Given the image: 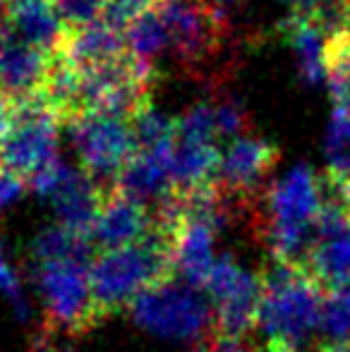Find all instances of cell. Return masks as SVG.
<instances>
[{"label": "cell", "mask_w": 350, "mask_h": 352, "mask_svg": "<svg viewBox=\"0 0 350 352\" xmlns=\"http://www.w3.org/2000/svg\"><path fill=\"white\" fill-rule=\"evenodd\" d=\"M319 329L327 336V343L350 340V280L327 290Z\"/></svg>", "instance_id": "18"}, {"label": "cell", "mask_w": 350, "mask_h": 352, "mask_svg": "<svg viewBox=\"0 0 350 352\" xmlns=\"http://www.w3.org/2000/svg\"><path fill=\"white\" fill-rule=\"evenodd\" d=\"M154 228V211L118 185H111L103 197L101 211L91 230V245L98 252L127 247L144 240Z\"/></svg>", "instance_id": "9"}, {"label": "cell", "mask_w": 350, "mask_h": 352, "mask_svg": "<svg viewBox=\"0 0 350 352\" xmlns=\"http://www.w3.org/2000/svg\"><path fill=\"white\" fill-rule=\"evenodd\" d=\"M329 175L350 177V111L336 108L327 135Z\"/></svg>", "instance_id": "19"}, {"label": "cell", "mask_w": 350, "mask_h": 352, "mask_svg": "<svg viewBox=\"0 0 350 352\" xmlns=\"http://www.w3.org/2000/svg\"><path fill=\"white\" fill-rule=\"evenodd\" d=\"M58 127H63L61 120L41 98L19 103L14 125L0 140V173L32 185L39 173L58 161Z\"/></svg>", "instance_id": "6"}, {"label": "cell", "mask_w": 350, "mask_h": 352, "mask_svg": "<svg viewBox=\"0 0 350 352\" xmlns=\"http://www.w3.org/2000/svg\"><path fill=\"white\" fill-rule=\"evenodd\" d=\"M262 302L257 329L264 333V348L298 352L300 345L322 324L327 300L324 283L303 264L271 259L259 271Z\"/></svg>", "instance_id": "2"}, {"label": "cell", "mask_w": 350, "mask_h": 352, "mask_svg": "<svg viewBox=\"0 0 350 352\" xmlns=\"http://www.w3.org/2000/svg\"><path fill=\"white\" fill-rule=\"evenodd\" d=\"M159 12L177 65L197 79L219 72L230 27L216 0H159Z\"/></svg>", "instance_id": "3"}, {"label": "cell", "mask_w": 350, "mask_h": 352, "mask_svg": "<svg viewBox=\"0 0 350 352\" xmlns=\"http://www.w3.org/2000/svg\"><path fill=\"white\" fill-rule=\"evenodd\" d=\"M24 190H27V182L24 180L8 175V173H0V211L8 209L12 201H17Z\"/></svg>", "instance_id": "23"}, {"label": "cell", "mask_w": 350, "mask_h": 352, "mask_svg": "<svg viewBox=\"0 0 350 352\" xmlns=\"http://www.w3.org/2000/svg\"><path fill=\"white\" fill-rule=\"evenodd\" d=\"M317 352H350V340L346 343H322Z\"/></svg>", "instance_id": "25"}, {"label": "cell", "mask_w": 350, "mask_h": 352, "mask_svg": "<svg viewBox=\"0 0 350 352\" xmlns=\"http://www.w3.org/2000/svg\"><path fill=\"white\" fill-rule=\"evenodd\" d=\"M216 3H219V5H221V3H230V0H216Z\"/></svg>", "instance_id": "27"}, {"label": "cell", "mask_w": 350, "mask_h": 352, "mask_svg": "<svg viewBox=\"0 0 350 352\" xmlns=\"http://www.w3.org/2000/svg\"><path fill=\"white\" fill-rule=\"evenodd\" d=\"M214 118H216V130H219L221 140L243 135L245 127H248V113H245L243 108H240V103L233 101V98L214 101Z\"/></svg>", "instance_id": "21"}, {"label": "cell", "mask_w": 350, "mask_h": 352, "mask_svg": "<svg viewBox=\"0 0 350 352\" xmlns=\"http://www.w3.org/2000/svg\"><path fill=\"white\" fill-rule=\"evenodd\" d=\"M125 36H127L130 51L146 58V60H151V58L159 56L161 51H166V48H168V34H166V24H164V19H161L159 3L151 10H146L140 19H135V22L127 27Z\"/></svg>", "instance_id": "17"}, {"label": "cell", "mask_w": 350, "mask_h": 352, "mask_svg": "<svg viewBox=\"0 0 350 352\" xmlns=\"http://www.w3.org/2000/svg\"><path fill=\"white\" fill-rule=\"evenodd\" d=\"M67 27H85L98 22L106 8V0H53Z\"/></svg>", "instance_id": "20"}, {"label": "cell", "mask_w": 350, "mask_h": 352, "mask_svg": "<svg viewBox=\"0 0 350 352\" xmlns=\"http://www.w3.org/2000/svg\"><path fill=\"white\" fill-rule=\"evenodd\" d=\"M91 261H36V283L43 297L48 331H65L70 336H82L98 326L91 295V274H89Z\"/></svg>", "instance_id": "4"}, {"label": "cell", "mask_w": 350, "mask_h": 352, "mask_svg": "<svg viewBox=\"0 0 350 352\" xmlns=\"http://www.w3.org/2000/svg\"><path fill=\"white\" fill-rule=\"evenodd\" d=\"M197 352H257V350L245 338H230V336H221L216 331H211L199 343Z\"/></svg>", "instance_id": "22"}, {"label": "cell", "mask_w": 350, "mask_h": 352, "mask_svg": "<svg viewBox=\"0 0 350 352\" xmlns=\"http://www.w3.org/2000/svg\"><path fill=\"white\" fill-rule=\"evenodd\" d=\"M130 309L137 324L166 338L201 343L214 329V314L199 290L185 280L177 283V276L146 290Z\"/></svg>", "instance_id": "5"}, {"label": "cell", "mask_w": 350, "mask_h": 352, "mask_svg": "<svg viewBox=\"0 0 350 352\" xmlns=\"http://www.w3.org/2000/svg\"><path fill=\"white\" fill-rule=\"evenodd\" d=\"M91 295L98 324L130 309L146 290L175 278L173 235L154 221L151 232L127 247L96 252L91 261Z\"/></svg>", "instance_id": "1"}, {"label": "cell", "mask_w": 350, "mask_h": 352, "mask_svg": "<svg viewBox=\"0 0 350 352\" xmlns=\"http://www.w3.org/2000/svg\"><path fill=\"white\" fill-rule=\"evenodd\" d=\"M324 70H327L331 96L336 108L350 111V32L327 38L324 46Z\"/></svg>", "instance_id": "16"}, {"label": "cell", "mask_w": 350, "mask_h": 352, "mask_svg": "<svg viewBox=\"0 0 350 352\" xmlns=\"http://www.w3.org/2000/svg\"><path fill=\"white\" fill-rule=\"evenodd\" d=\"M262 352H276V350H269V348H264Z\"/></svg>", "instance_id": "28"}, {"label": "cell", "mask_w": 350, "mask_h": 352, "mask_svg": "<svg viewBox=\"0 0 350 352\" xmlns=\"http://www.w3.org/2000/svg\"><path fill=\"white\" fill-rule=\"evenodd\" d=\"M3 22L19 41L41 48L51 56L61 53L70 32L53 0H10L3 12Z\"/></svg>", "instance_id": "11"}, {"label": "cell", "mask_w": 350, "mask_h": 352, "mask_svg": "<svg viewBox=\"0 0 350 352\" xmlns=\"http://www.w3.org/2000/svg\"><path fill=\"white\" fill-rule=\"evenodd\" d=\"M281 32H283V36L293 46L295 56H298V70L303 74L305 82L307 84L322 82V77L327 74V70H324V46H327L324 34L300 10H295L281 24Z\"/></svg>", "instance_id": "14"}, {"label": "cell", "mask_w": 350, "mask_h": 352, "mask_svg": "<svg viewBox=\"0 0 350 352\" xmlns=\"http://www.w3.org/2000/svg\"><path fill=\"white\" fill-rule=\"evenodd\" d=\"M51 60V53L19 41L8 29L0 43V96L17 103L39 98L46 87Z\"/></svg>", "instance_id": "10"}, {"label": "cell", "mask_w": 350, "mask_h": 352, "mask_svg": "<svg viewBox=\"0 0 350 352\" xmlns=\"http://www.w3.org/2000/svg\"><path fill=\"white\" fill-rule=\"evenodd\" d=\"M127 51H130V46H127L125 32L111 27L103 19L85 24V27H70L65 46L61 48L63 56L70 63H75L77 67L98 65V63L113 60Z\"/></svg>", "instance_id": "12"}, {"label": "cell", "mask_w": 350, "mask_h": 352, "mask_svg": "<svg viewBox=\"0 0 350 352\" xmlns=\"http://www.w3.org/2000/svg\"><path fill=\"white\" fill-rule=\"evenodd\" d=\"M0 290H3L5 295L17 305V309L22 311L24 302H22V295H19V283H17V278H14L12 271H10V266L3 261V256H0Z\"/></svg>", "instance_id": "24"}, {"label": "cell", "mask_w": 350, "mask_h": 352, "mask_svg": "<svg viewBox=\"0 0 350 352\" xmlns=\"http://www.w3.org/2000/svg\"><path fill=\"white\" fill-rule=\"evenodd\" d=\"M307 266L327 290L350 280V230L338 235H319L309 252Z\"/></svg>", "instance_id": "15"}, {"label": "cell", "mask_w": 350, "mask_h": 352, "mask_svg": "<svg viewBox=\"0 0 350 352\" xmlns=\"http://www.w3.org/2000/svg\"><path fill=\"white\" fill-rule=\"evenodd\" d=\"M211 300L214 329L230 338H248L259 321V302H262V283L259 274L245 271L233 256H221L211 269L204 285Z\"/></svg>", "instance_id": "7"}, {"label": "cell", "mask_w": 350, "mask_h": 352, "mask_svg": "<svg viewBox=\"0 0 350 352\" xmlns=\"http://www.w3.org/2000/svg\"><path fill=\"white\" fill-rule=\"evenodd\" d=\"M8 3H10V0H0V14L5 12V8H8Z\"/></svg>", "instance_id": "26"}, {"label": "cell", "mask_w": 350, "mask_h": 352, "mask_svg": "<svg viewBox=\"0 0 350 352\" xmlns=\"http://www.w3.org/2000/svg\"><path fill=\"white\" fill-rule=\"evenodd\" d=\"M67 127L72 130V144L82 161V170L101 185H116L118 175L137 153L132 122L103 113H89Z\"/></svg>", "instance_id": "8"}, {"label": "cell", "mask_w": 350, "mask_h": 352, "mask_svg": "<svg viewBox=\"0 0 350 352\" xmlns=\"http://www.w3.org/2000/svg\"><path fill=\"white\" fill-rule=\"evenodd\" d=\"M221 156L223 151L219 144L190 140V137H173V151H171V168H173V190L206 185L219 177Z\"/></svg>", "instance_id": "13"}]
</instances>
